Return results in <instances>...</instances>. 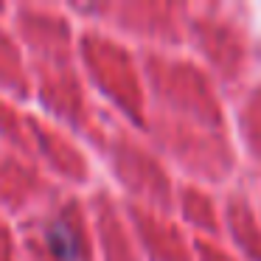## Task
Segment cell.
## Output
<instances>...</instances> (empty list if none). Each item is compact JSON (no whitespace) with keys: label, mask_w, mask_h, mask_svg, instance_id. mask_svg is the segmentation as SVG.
I'll return each mask as SVG.
<instances>
[{"label":"cell","mask_w":261,"mask_h":261,"mask_svg":"<svg viewBox=\"0 0 261 261\" xmlns=\"http://www.w3.org/2000/svg\"><path fill=\"white\" fill-rule=\"evenodd\" d=\"M45 242L51 247V253L57 255L59 261H79L82 255V239L79 233L73 230L70 225L65 222H54L45 233Z\"/></svg>","instance_id":"cell-1"}]
</instances>
